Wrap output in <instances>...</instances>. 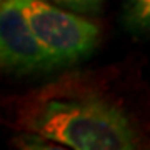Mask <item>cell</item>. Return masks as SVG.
I'll use <instances>...</instances> for the list:
<instances>
[{
	"mask_svg": "<svg viewBox=\"0 0 150 150\" xmlns=\"http://www.w3.org/2000/svg\"><path fill=\"white\" fill-rule=\"evenodd\" d=\"M122 23L134 37H150V0H123Z\"/></svg>",
	"mask_w": 150,
	"mask_h": 150,
	"instance_id": "obj_4",
	"label": "cell"
},
{
	"mask_svg": "<svg viewBox=\"0 0 150 150\" xmlns=\"http://www.w3.org/2000/svg\"><path fill=\"white\" fill-rule=\"evenodd\" d=\"M18 123L28 134L75 150H132L139 139L127 113L90 88L54 83L18 103Z\"/></svg>",
	"mask_w": 150,
	"mask_h": 150,
	"instance_id": "obj_1",
	"label": "cell"
},
{
	"mask_svg": "<svg viewBox=\"0 0 150 150\" xmlns=\"http://www.w3.org/2000/svg\"><path fill=\"white\" fill-rule=\"evenodd\" d=\"M55 5L67 8V10L77 12L82 15H97L103 8L105 0H48Z\"/></svg>",
	"mask_w": 150,
	"mask_h": 150,
	"instance_id": "obj_5",
	"label": "cell"
},
{
	"mask_svg": "<svg viewBox=\"0 0 150 150\" xmlns=\"http://www.w3.org/2000/svg\"><path fill=\"white\" fill-rule=\"evenodd\" d=\"M0 62L7 74L25 77L57 69L28 23L22 0H2Z\"/></svg>",
	"mask_w": 150,
	"mask_h": 150,
	"instance_id": "obj_3",
	"label": "cell"
},
{
	"mask_svg": "<svg viewBox=\"0 0 150 150\" xmlns=\"http://www.w3.org/2000/svg\"><path fill=\"white\" fill-rule=\"evenodd\" d=\"M22 5L35 37L57 69L77 64L95 50L100 28L82 13L48 0H22Z\"/></svg>",
	"mask_w": 150,
	"mask_h": 150,
	"instance_id": "obj_2",
	"label": "cell"
}]
</instances>
